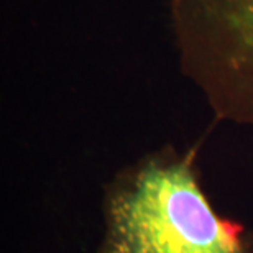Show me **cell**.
Returning a JSON list of instances; mask_svg holds the SVG:
<instances>
[{"instance_id":"1","label":"cell","mask_w":253,"mask_h":253,"mask_svg":"<svg viewBox=\"0 0 253 253\" xmlns=\"http://www.w3.org/2000/svg\"><path fill=\"white\" fill-rule=\"evenodd\" d=\"M102 253H252L222 220L189 160H151L115 186Z\"/></svg>"}]
</instances>
